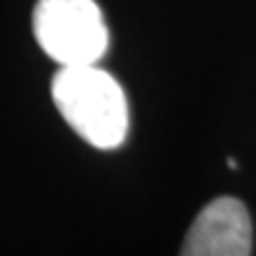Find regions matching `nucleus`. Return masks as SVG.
I'll list each match as a JSON object with an SVG mask.
<instances>
[{
	"instance_id": "obj_1",
	"label": "nucleus",
	"mask_w": 256,
	"mask_h": 256,
	"mask_svg": "<svg viewBox=\"0 0 256 256\" xmlns=\"http://www.w3.org/2000/svg\"><path fill=\"white\" fill-rule=\"evenodd\" d=\"M52 100L64 121L98 150H116L128 136V100L119 81L98 64L60 66Z\"/></svg>"
},
{
	"instance_id": "obj_2",
	"label": "nucleus",
	"mask_w": 256,
	"mask_h": 256,
	"mask_svg": "<svg viewBox=\"0 0 256 256\" xmlns=\"http://www.w3.org/2000/svg\"><path fill=\"white\" fill-rule=\"evenodd\" d=\"M34 34L60 66L98 64L110 48V31L95 0H38Z\"/></svg>"
},
{
	"instance_id": "obj_3",
	"label": "nucleus",
	"mask_w": 256,
	"mask_h": 256,
	"mask_svg": "<svg viewBox=\"0 0 256 256\" xmlns=\"http://www.w3.org/2000/svg\"><path fill=\"white\" fill-rule=\"evenodd\" d=\"M252 244L247 206L235 197H216L192 220L180 256H252Z\"/></svg>"
}]
</instances>
